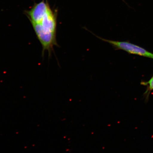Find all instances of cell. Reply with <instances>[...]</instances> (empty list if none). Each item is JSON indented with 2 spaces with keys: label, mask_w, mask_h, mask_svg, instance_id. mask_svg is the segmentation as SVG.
<instances>
[{
  "label": "cell",
  "mask_w": 153,
  "mask_h": 153,
  "mask_svg": "<svg viewBox=\"0 0 153 153\" xmlns=\"http://www.w3.org/2000/svg\"><path fill=\"white\" fill-rule=\"evenodd\" d=\"M32 26L40 42L42 47V55L45 51H47L50 55L53 50V47L58 46L56 38V34L46 32L43 30L41 24L31 22Z\"/></svg>",
  "instance_id": "1"
},
{
  "label": "cell",
  "mask_w": 153,
  "mask_h": 153,
  "mask_svg": "<svg viewBox=\"0 0 153 153\" xmlns=\"http://www.w3.org/2000/svg\"><path fill=\"white\" fill-rule=\"evenodd\" d=\"M102 41L111 45L116 50H122L130 54H135L153 59V53L143 48L128 42L118 41L106 39L96 36Z\"/></svg>",
  "instance_id": "2"
},
{
  "label": "cell",
  "mask_w": 153,
  "mask_h": 153,
  "mask_svg": "<svg viewBox=\"0 0 153 153\" xmlns=\"http://www.w3.org/2000/svg\"><path fill=\"white\" fill-rule=\"evenodd\" d=\"M142 84L143 85L148 86V89L145 93L148 95L151 91L153 90V76L148 82H143Z\"/></svg>",
  "instance_id": "5"
},
{
  "label": "cell",
  "mask_w": 153,
  "mask_h": 153,
  "mask_svg": "<svg viewBox=\"0 0 153 153\" xmlns=\"http://www.w3.org/2000/svg\"><path fill=\"white\" fill-rule=\"evenodd\" d=\"M40 24L45 31L56 34V17L49 7Z\"/></svg>",
  "instance_id": "3"
},
{
  "label": "cell",
  "mask_w": 153,
  "mask_h": 153,
  "mask_svg": "<svg viewBox=\"0 0 153 153\" xmlns=\"http://www.w3.org/2000/svg\"><path fill=\"white\" fill-rule=\"evenodd\" d=\"M49 7V5L44 1L37 4L34 6L29 12L31 22L41 23Z\"/></svg>",
  "instance_id": "4"
}]
</instances>
